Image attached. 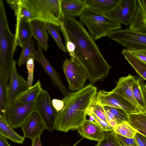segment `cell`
Returning <instances> with one entry per match:
<instances>
[{
    "label": "cell",
    "instance_id": "cell-1",
    "mask_svg": "<svg viewBox=\"0 0 146 146\" xmlns=\"http://www.w3.org/2000/svg\"><path fill=\"white\" fill-rule=\"evenodd\" d=\"M61 21L69 39L75 45V58L85 69L91 83L106 78L111 67L82 23L74 17L64 15Z\"/></svg>",
    "mask_w": 146,
    "mask_h": 146
},
{
    "label": "cell",
    "instance_id": "cell-2",
    "mask_svg": "<svg viewBox=\"0 0 146 146\" xmlns=\"http://www.w3.org/2000/svg\"><path fill=\"white\" fill-rule=\"evenodd\" d=\"M97 88L90 83L76 92L69 93L62 100L64 106L56 112L54 129L65 133L77 130L87 119L95 102Z\"/></svg>",
    "mask_w": 146,
    "mask_h": 146
},
{
    "label": "cell",
    "instance_id": "cell-3",
    "mask_svg": "<svg viewBox=\"0 0 146 146\" xmlns=\"http://www.w3.org/2000/svg\"><path fill=\"white\" fill-rule=\"evenodd\" d=\"M4 3L0 0V74L8 85L16 47L15 37L9 29Z\"/></svg>",
    "mask_w": 146,
    "mask_h": 146
},
{
    "label": "cell",
    "instance_id": "cell-4",
    "mask_svg": "<svg viewBox=\"0 0 146 146\" xmlns=\"http://www.w3.org/2000/svg\"><path fill=\"white\" fill-rule=\"evenodd\" d=\"M81 22L88 29L95 40L107 36L111 31L120 29L121 24L104 15L103 13L87 8L80 17Z\"/></svg>",
    "mask_w": 146,
    "mask_h": 146
},
{
    "label": "cell",
    "instance_id": "cell-5",
    "mask_svg": "<svg viewBox=\"0 0 146 146\" xmlns=\"http://www.w3.org/2000/svg\"><path fill=\"white\" fill-rule=\"evenodd\" d=\"M61 0H20L21 5L33 15L35 19L59 27L63 15Z\"/></svg>",
    "mask_w": 146,
    "mask_h": 146
},
{
    "label": "cell",
    "instance_id": "cell-6",
    "mask_svg": "<svg viewBox=\"0 0 146 146\" xmlns=\"http://www.w3.org/2000/svg\"><path fill=\"white\" fill-rule=\"evenodd\" d=\"M107 36L129 51H146V35L128 29H119L110 32Z\"/></svg>",
    "mask_w": 146,
    "mask_h": 146
},
{
    "label": "cell",
    "instance_id": "cell-7",
    "mask_svg": "<svg viewBox=\"0 0 146 146\" xmlns=\"http://www.w3.org/2000/svg\"><path fill=\"white\" fill-rule=\"evenodd\" d=\"M62 69L70 90L75 92L84 88L85 83L88 79V74L84 68L75 58H66L63 61Z\"/></svg>",
    "mask_w": 146,
    "mask_h": 146
},
{
    "label": "cell",
    "instance_id": "cell-8",
    "mask_svg": "<svg viewBox=\"0 0 146 146\" xmlns=\"http://www.w3.org/2000/svg\"><path fill=\"white\" fill-rule=\"evenodd\" d=\"M39 99L40 96L33 102L25 103L15 102L11 106L7 108L5 117L8 125L13 129L21 127L36 111Z\"/></svg>",
    "mask_w": 146,
    "mask_h": 146
},
{
    "label": "cell",
    "instance_id": "cell-9",
    "mask_svg": "<svg viewBox=\"0 0 146 146\" xmlns=\"http://www.w3.org/2000/svg\"><path fill=\"white\" fill-rule=\"evenodd\" d=\"M95 101L103 106H107L123 110L128 115L142 113L131 102L112 91L100 90L98 92Z\"/></svg>",
    "mask_w": 146,
    "mask_h": 146
},
{
    "label": "cell",
    "instance_id": "cell-10",
    "mask_svg": "<svg viewBox=\"0 0 146 146\" xmlns=\"http://www.w3.org/2000/svg\"><path fill=\"white\" fill-rule=\"evenodd\" d=\"M137 6V0H120L114 8L103 13L116 22L128 26L132 21Z\"/></svg>",
    "mask_w": 146,
    "mask_h": 146
},
{
    "label": "cell",
    "instance_id": "cell-11",
    "mask_svg": "<svg viewBox=\"0 0 146 146\" xmlns=\"http://www.w3.org/2000/svg\"><path fill=\"white\" fill-rule=\"evenodd\" d=\"M44 121L46 129L52 132L55 120L56 112L48 92L42 89L36 110Z\"/></svg>",
    "mask_w": 146,
    "mask_h": 146
},
{
    "label": "cell",
    "instance_id": "cell-12",
    "mask_svg": "<svg viewBox=\"0 0 146 146\" xmlns=\"http://www.w3.org/2000/svg\"><path fill=\"white\" fill-rule=\"evenodd\" d=\"M15 60L10 71L9 82L7 86V108L14 103L16 97L29 87L27 81L18 73Z\"/></svg>",
    "mask_w": 146,
    "mask_h": 146
},
{
    "label": "cell",
    "instance_id": "cell-13",
    "mask_svg": "<svg viewBox=\"0 0 146 146\" xmlns=\"http://www.w3.org/2000/svg\"><path fill=\"white\" fill-rule=\"evenodd\" d=\"M37 50L34 54L35 60L42 66L45 72L51 79L53 84L57 87L62 94L65 96L70 92L63 84L60 76L50 64L44 55L42 47L37 43Z\"/></svg>",
    "mask_w": 146,
    "mask_h": 146
},
{
    "label": "cell",
    "instance_id": "cell-14",
    "mask_svg": "<svg viewBox=\"0 0 146 146\" xmlns=\"http://www.w3.org/2000/svg\"><path fill=\"white\" fill-rule=\"evenodd\" d=\"M25 138L31 140L40 135L46 129L44 123L38 112L35 111L21 127Z\"/></svg>",
    "mask_w": 146,
    "mask_h": 146
},
{
    "label": "cell",
    "instance_id": "cell-15",
    "mask_svg": "<svg viewBox=\"0 0 146 146\" xmlns=\"http://www.w3.org/2000/svg\"><path fill=\"white\" fill-rule=\"evenodd\" d=\"M135 79L130 74L126 76L121 77L117 82L116 87L111 91L122 96L141 110L135 98L133 90L132 84Z\"/></svg>",
    "mask_w": 146,
    "mask_h": 146
},
{
    "label": "cell",
    "instance_id": "cell-16",
    "mask_svg": "<svg viewBox=\"0 0 146 146\" xmlns=\"http://www.w3.org/2000/svg\"><path fill=\"white\" fill-rule=\"evenodd\" d=\"M77 130L79 135L83 138L98 142L104 138L106 131L95 122L87 119Z\"/></svg>",
    "mask_w": 146,
    "mask_h": 146
},
{
    "label": "cell",
    "instance_id": "cell-17",
    "mask_svg": "<svg viewBox=\"0 0 146 146\" xmlns=\"http://www.w3.org/2000/svg\"><path fill=\"white\" fill-rule=\"evenodd\" d=\"M137 6L132 21L127 29L146 35V4L144 0H138Z\"/></svg>",
    "mask_w": 146,
    "mask_h": 146
},
{
    "label": "cell",
    "instance_id": "cell-18",
    "mask_svg": "<svg viewBox=\"0 0 146 146\" xmlns=\"http://www.w3.org/2000/svg\"><path fill=\"white\" fill-rule=\"evenodd\" d=\"M32 36L38 44L45 51L48 47V41L49 39L45 22L37 19L30 21Z\"/></svg>",
    "mask_w": 146,
    "mask_h": 146
},
{
    "label": "cell",
    "instance_id": "cell-19",
    "mask_svg": "<svg viewBox=\"0 0 146 146\" xmlns=\"http://www.w3.org/2000/svg\"><path fill=\"white\" fill-rule=\"evenodd\" d=\"M60 5L63 15L74 17H80L88 8L83 0H61Z\"/></svg>",
    "mask_w": 146,
    "mask_h": 146
},
{
    "label": "cell",
    "instance_id": "cell-20",
    "mask_svg": "<svg viewBox=\"0 0 146 146\" xmlns=\"http://www.w3.org/2000/svg\"><path fill=\"white\" fill-rule=\"evenodd\" d=\"M15 45L22 47L23 44L32 38L30 22L23 19L16 18Z\"/></svg>",
    "mask_w": 146,
    "mask_h": 146
},
{
    "label": "cell",
    "instance_id": "cell-21",
    "mask_svg": "<svg viewBox=\"0 0 146 146\" xmlns=\"http://www.w3.org/2000/svg\"><path fill=\"white\" fill-rule=\"evenodd\" d=\"M42 90L40 81L38 80L34 85L19 95L15 102L25 103L34 102L40 96Z\"/></svg>",
    "mask_w": 146,
    "mask_h": 146
},
{
    "label": "cell",
    "instance_id": "cell-22",
    "mask_svg": "<svg viewBox=\"0 0 146 146\" xmlns=\"http://www.w3.org/2000/svg\"><path fill=\"white\" fill-rule=\"evenodd\" d=\"M121 53L139 77L146 81V63L141 61L125 49L122 50Z\"/></svg>",
    "mask_w": 146,
    "mask_h": 146
},
{
    "label": "cell",
    "instance_id": "cell-23",
    "mask_svg": "<svg viewBox=\"0 0 146 146\" xmlns=\"http://www.w3.org/2000/svg\"><path fill=\"white\" fill-rule=\"evenodd\" d=\"M13 129L7 123L6 118L0 117V135L14 142L23 144L24 137L20 135Z\"/></svg>",
    "mask_w": 146,
    "mask_h": 146
},
{
    "label": "cell",
    "instance_id": "cell-24",
    "mask_svg": "<svg viewBox=\"0 0 146 146\" xmlns=\"http://www.w3.org/2000/svg\"><path fill=\"white\" fill-rule=\"evenodd\" d=\"M120 0H83L88 8L103 13L114 8Z\"/></svg>",
    "mask_w": 146,
    "mask_h": 146
},
{
    "label": "cell",
    "instance_id": "cell-25",
    "mask_svg": "<svg viewBox=\"0 0 146 146\" xmlns=\"http://www.w3.org/2000/svg\"><path fill=\"white\" fill-rule=\"evenodd\" d=\"M35 43L34 39L30 38L23 45L22 50L20 58L18 61L19 66L26 62L29 58L33 56L36 52L34 48Z\"/></svg>",
    "mask_w": 146,
    "mask_h": 146
},
{
    "label": "cell",
    "instance_id": "cell-26",
    "mask_svg": "<svg viewBox=\"0 0 146 146\" xmlns=\"http://www.w3.org/2000/svg\"><path fill=\"white\" fill-rule=\"evenodd\" d=\"M132 89L135 98L142 113H145V97L139 78L136 79L134 81L132 84Z\"/></svg>",
    "mask_w": 146,
    "mask_h": 146
},
{
    "label": "cell",
    "instance_id": "cell-27",
    "mask_svg": "<svg viewBox=\"0 0 146 146\" xmlns=\"http://www.w3.org/2000/svg\"><path fill=\"white\" fill-rule=\"evenodd\" d=\"M7 86L2 75L0 74V117H5L7 103Z\"/></svg>",
    "mask_w": 146,
    "mask_h": 146
},
{
    "label": "cell",
    "instance_id": "cell-28",
    "mask_svg": "<svg viewBox=\"0 0 146 146\" xmlns=\"http://www.w3.org/2000/svg\"><path fill=\"white\" fill-rule=\"evenodd\" d=\"M114 131L116 134L123 136L133 138L137 130L127 122L117 124L113 129Z\"/></svg>",
    "mask_w": 146,
    "mask_h": 146
},
{
    "label": "cell",
    "instance_id": "cell-29",
    "mask_svg": "<svg viewBox=\"0 0 146 146\" xmlns=\"http://www.w3.org/2000/svg\"><path fill=\"white\" fill-rule=\"evenodd\" d=\"M45 24L47 31L50 34L59 48L66 53L67 50L66 47L62 42L60 34L59 27L48 23H45Z\"/></svg>",
    "mask_w": 146,
    "mask_h": 146
},
{
    "label": "cell",
    "instance_id": "cell-30",
    "mask_svg": "<svg viewBox=\"0 0 146 146\" xmlns=\"http://www.w3.org/2000/svg\"><path fill=\"white\" fill-rule=\"evenodd\" d=\"M104 107L105 111L113 115L117 124L123 122L129 123V115L123 110L107 106H104Z\"/></svg>",
    "mask_w": 146,
    "mask_h": 146
},
{
    "label": "cell",
    "instance_id": "cell-31",
    "mask_svg": "<svg viewBox=\"0 0 146 146\" xmlns=\"http://www.w3.org/2000/svg\"><path fill=\"white\" fill-rule=\"evenodd\" d=\"M129 123L134 128L146 131V115L143 113L129 115Z\"/></svg>",
    "mask_w": 146,
    "mask_h": 146
},
{
    "label": "cell",
    "instance_id": "cell-32",
    "mask_svg": "<svg viewBox=\"0 0 146 146\" xmlns=\"http://www.w3.org/2000/svg\"><path fill=\"white\" fill-rule=\"evenodd\" d=\"M95 146H121L117 134L113 130L106 131L104 138Z\"/></svg>",
    "mask_w": 146,
    "mask_h": 146
},
{
    "label": "cell",
    "instance_id": "cell-33",
    "mask_svg": "<svg viewBox=\"0 0 146 146\" xmlns=\"http://www.w3.org/2000/svg\"><path fill=\"white\" fill-rule=\"evenodd\" d=\"M90 110L98 118L104 121L109 123V120L104 106L96 101Z\"/></svg>",
    "mask_w": 146,
    "mask_h": 146
},
{
    "label": "cell",
    "instance_id": "cell-34",
    "mask_svg": "<svg viewBox=\"0 0 146 146\" xmlns=\"http://www.w3.org/2000/svg\"><path fill=\"white\" fill-rule=\"evenodd\" d=\"M34 60V56H31L29 58L26 63L28 72L27 81L29 88L32 86L33 79Z\"/></svg>",
    "mask_w": 146,
    "mask_h": 146
},
{
    "label": "cell",
    "instance_id": "cell-35",
    "mask_svg": "<svg viewBox=\"0 0 146 146\" xmlns=\"http://www.w3.org/2000/svg\"><path fill=\"white\" fill-rule=\"evenodd\" d=\"M87 115L92 118L94 120L95 122L99 124L104 130L106 131L113 130V128L109 124L100 119L90 110Z\"/></svg>",
    "mask_w": 146,
    "mask_h": 146
},
{
    "label": "cell",
    "instance_id": "cell-36",
    "mask_svg": "<svg viewBox=\"0 0 146 146\" xmlns=\"http://www.w3.org/2000/svg\"><path fill=\"white\" fill-rule=\"evenodd\" d=\"M116 134L121 146H138L134 138H128Z\"/></svg>",
    "mask_w": 146,
    "mask_h": 146
},
{
    "label": "cell",
    "instance_id": "cell-37",
    "mask_svg": "<svg viewBox=\"0 0 146 146\" xmlns=\"http://www.w3.org/2000/svg\"><path fill=\"white\" fill-rule=\"evenodd\" d=\"M52 102L56 112L61 110L64 106V103L62 100L54 99L52 100Z\"/></svg>",
    "mask_w": 146,
    "mask_h": 146
},
{
    "label": "cell",
    "instance_id": "cell-38",
    "mask_svg": "<svg viewBox=\"0 0 146 146\" xmlns=\"http://www.w3.org/2000/svg\"><path fill=\"white\" fill-rule=\"evenodd\" d=\"M133 55L143 62L146 63V54L140 51H129Z\"/></svg>",
    "mask_w": 146,
    "mask_h": 146
},
{
    "label": "cell",
    "instance_id": "cell-39",
    "mask_svg": "<svg viewBox=\"0 0 146 146\" xmlns=\"http://www.w3.org/2000/svg\"><path fill=\"white\" fill-rule=\"evenodd\" d=\"M32 146H42L40 141V135L32 140Z\"/></svg>",
    "mask_w": 146,
    "mask_h": 146
},
{
    "label": "cell",
    "instance_id": "cell-40",
    "mask_svg": "<svg viewBox=\"0 0 146 146\" xmlns=\"http://www.w3.org/2000/svg\"><path fill=\"white\" fill-rule=\"evenodd\" d=\"M139 80L140 83L141 84L142 88L143 91L144 92L145 94V97L146 99V107H145V113H144L145 115H146V84H145L143 80L140 77L139 78Z\"/></svg>",
    "mask_w": 146,
    "mask_h": 146
},
{
    "label": "cell",
    "instance_id": "cell-41",
    "mask_svg": "<svg viewBox=\"0 0 146 146\" xmlns=\"http://www.w3.org/2000/svg\"><path fill=\"white\" fill-rule=\"evenodd\" d=\"M0 146H11L7 142L6 138L0 135Z\"/></svg>",
    "mask_w": 146,
    "mask_h": 146
},
{
    "label": "cell",
    "instance_id": "cell-42",
    "mask_svg": "<svg viewBox=\"0 0 146 146\" xmlns=\"http://www.w3.org/2000/svg\"><path fill=\"white\" fill-rule=\"evenodd\" d=\"M138 133L143 142L144 146H146V136L139 132Z\"/></svg>",
    "mask_w": 146,
    "mask_h": 146
},
{
    "label": "cell",
    "instance_id": "cell-43",
    "mask_svg": "<svg viewBox=\"0 0 146 146\" xmlns=\"http://www.w3.org/2000/svg\"><path fill=\"white\" fill-rule=\"evenodd\" d=\"M135 129L137 130L138 132L146 136V131L143 130L138 129Z\"/></svg>",
    "mask_w": 146,
    "mask_h": 146
},
{
    "label": "cell",
    "instance_id": "cell-44",
    "mask_svg": "<svg viewBox=\"0 0 146 146\" xmlns=\"http://www.w3.org/2000/svg\"><path fill=\"white\" fill-rule=\"evenodd\" d=\"M140 51L146 54V51Z\"/></svg>",
    "mask_w": 146,
    "mask_h": 146
},
{
    "label": "cell",
    "instance_id": "cell-45",
    "mask_svg": "<svg viewBox=\"0 0 146 146\" xmlns=\"http://www.w3.org/2000/svg\"><path fill=\"white\" fill-rule=\"evenodd\" d=\"M144 1H145V4H146V0H144Z\"/></svg>",
    "mask_w": 146,
    "mask_h": 146
},
{
    "label": "cell",
    "instance_id": "cell-46",
    "mask_svg": "<svg viewBox=\"0 0 146 146\" xmlns=\"http://www.w3.org/2000/svg\"></svg>",
    "mask_w": 146,
    "mask_h": 146
}]
</instances>
